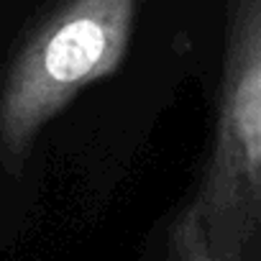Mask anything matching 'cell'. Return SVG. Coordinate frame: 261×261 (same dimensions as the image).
Returning <instances> with one entry per match:
<instances>
[{"label": "cell", "instance_id": "3", "mask_svg": "<svg viewBox=\"0 0 261 261\" xmlns=\"http://www.w3.org/2000/svg\"><path fill=\"white\" fill-rule=\"evenodd\" d=\"M169 241V261H213L205 228L192 205L182 210V215L174 220Z\"/></svg>", "mask_w": 261, "mask_h": 261}, {"label": "cell", "instance_id": "1", "mask_svg": "<svg viewBox=\"0 0 261 261\" xmlns=\"http://www.w3.org/2000/svg\"><path fill=\"white\" fill-rule=\"evenodd\" d=\"M136 0H67L23 44L0 87V159L21 172L39 130L125 57Z\"/></svg>", "mask_w": 261, "mask_h": 261}, {"label": "cell", "instance_id": "2", "mask_svg": "<svg viewBox=\"0 0 261 261\" xmlns=\"http://www.w3.org/2000/svg\"><path fill=\"white\" fill-rule=\"evenodd\" d=\"M213 261H251L261 215V0H236L210 164L192 205Z\"/></svg>", "mask_w": 261, "mask_h": 261}]
</instances>
